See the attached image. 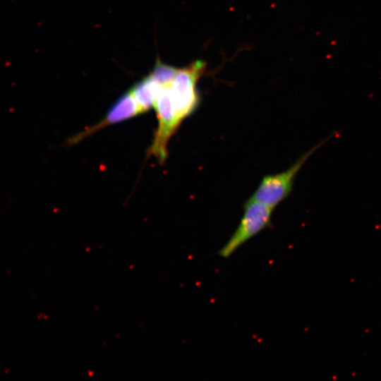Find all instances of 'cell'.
<instances>
[{"label": "cell", "instance_id": "5b68a950", "mask_svg": "<svg viewBox=\"0 0 381 381\" xmlns=\"http://www.w3.org/2000/svg\"><path fill=\"white\" fill-rule=\"evenodd\" d=\"M140 114H142L140 109L129 89L113 104L102 121L76 134L70 138L68 143L69 145L76 144L109 125L125 121Z\"/></svg>", "mask_w": 381, "mask_h": 381}, {"label": "cell", "instance_id": "277c9868", "mask_svg": "<svg viewBox=\"0 0 381 381\" xmlns=\"http://www.w3.org/2000/svg\"><path fill=\"white\" fill-rule=\"evenodd\" d=\"M205 66L204 61L198 60L183 68L179 69L169 85L174 107L182 121L198 108L200 99L197 83L203 74Z\"/></svg>", "mask_w": 381, "mask_h": 381}, {"label": "cell", "instance_id": "7a4b0ae2", "mask_svg": "<svg viewBox=\"0 0 381 381\" xmlns=\"http://www.w3.org/2000/svg\"><path fill=\"white\" fill-rule=\"evenodd\" d=\"M154 107L158 125L148 149V155L155 157L162 164L168 155L169 142L182 123L174 107L169 86L159 87Z\"/></svg>", "mask_w": 381, "mask_h": 381}, {"label": "cell", "instance_id": "52a82bcc", "mask_svg": "<svg viewBox=\"0 0 381 381\" xmlns=\"http://www.w3.org/2000/svg\"><path fill=\"white\" fill-rule=\"evenodd\" d=\"M178 70L174 66L162 63L158 59L150 75L159 86H169L174 80Z\"/></svg>", "mask_w": 381, "mask_h": 381}, {"label": "cell", "instance_id": "3957f363", "mask_svg": "<svg viewBox=\"0 0 381 381\" xmlns=\"http://www.w3.org/2000/svg\"><path fill=\"white\" fill-rule=\"evenodd\" d=\"M273 209L249 199L244 205L242 218L226 243L218 251V255L227 258L246 241L271 225Z\"/></svg>", "mask_w": 381, "mask_h": 381}, {"label": "cell", "instance_id": "6da1fadb", "mask_svg": "<svg viewBox=\"0 0 381 381\" xmlns=\"http://www.w3.org/2000/svg\"><path fill=\"white\" fill-rule=\"evenodd\" d=\"M328 138L321 140L303 153L285 171L264 176L250 199L274 210L291 193L296 177L303 164L315 152L327 142Z\"/></svg>", "mask_w": 381, "mask_h": 381}, {"label": "cell", "instance_id": "8992f818", "mask_svg": "<svg viewBox=\"0 0 381 381\" xmlns=\"http://www.w3.org/2000/svg\"><path fill=\"white\" fill-rule=\"evenodd\" d=\"M159 87L149 75L135 83L130 89L142 114L154 107Z\"/></svg>", "mask_w": 381, "mask_h": 381}]
</instances>
